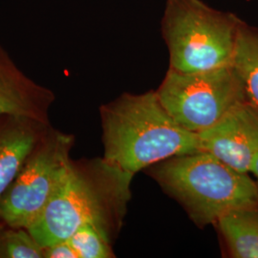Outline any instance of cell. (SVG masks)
Returning <instances> with one entry per match:
<instances>
[{
	"mask_svg": "<svg viewBox=\"0 0 258 258\" xmlns=\"http://www.w3.org/2000/svg\"><path fill=\"white\" fill-rule=\"evenodd\" d=\"M232 65L244 85L247 102L258 110V29L244 21Z\"/></svg>",
	"mask_w": 258,
	"mask_h": 258,
	"instance_id": "11",
	"label": "cell"
},
{
	"mask_svg": "<svg viewBox=\"0 0 258 258\" xmlns=\"http://www.w3.org/2000/svg\"><path fill=\"white\" fill-rule=\"evenodd\" d=\"M102 159L132 181L149 166L200 151L198 135L182 127L164 108L156 91L124 93L102 105Z\"/></svg>",
	"mask_w": 258,
	"mask_h": 258,
	"instance_id": "1",
	"label": "cell"
},
{
	"mask_svg": "<svg viewBox=\"0 0 258 258\" xmlns=\"http://www.w3.org/2000/svg\"><path fill=\"white\" fill-rule=\"evenodd\" d=\"M110 235L102 228L86 223L68 238L79 258H111L115 254L111 248Z\"/></svg>",
	"mask_w": 258,
	"mask_h": 258,
	"instance_id": "12",
	"label": "cell"
},
{
	"mask_svg": "<svg viewBox=\"0 0 258 258\" xmlns=\"http://www.w3.org/2000/svg\"><path fill=\"white\" fill-rule=\"evenodd\" d=\"M151 174L199 226L216 224L225 214L258 207V187L249 176L206 151L171 157Z\"/></svg>",
	"mask_w": 258,
	"mask_h": 258,
	"instance_id": "3",
	"label": "cell"
},
{
	"mask_svg": "<svg viewBox=\"0 0 258 258\" xmlns=\"http://www.w3.org/2000/svg\"><path fill=\"white\" fill-rule=\"evenodd\" d=\"M74 142L70 134L48 129L0 198L1 223L29 229L37 221L68 172Z\"/></svg>",
	"mask_w": 258,
	"mask_h": 258,
	"instance_id": "6",
	"label": "cell"
},
{
	"mask_svg": "<svg viewBox=\"0 0 258 258\" xmlns=\"http://www.w3.org/2000/svg\"><path fill=\"white\" fill-rule=\"evenodd\" d=\"M197 135L200 151L211 153L240 172H251L258 158V110L250 103L235 105Z\"/></svg>",
	"mask_w": 258,
	"mask_h": 258,
	"instance_id": "7",
	"label": "cell"
},
{
	"mask_svg": "<svg viewBox=\"0 0 258 258\" xmlns=\"http://www.w3.org/2000/svg\"><path fill=\"white\" fill-rule=\"evenodd\" d=\"M242 23L201 0H167L161 26L169 69L199 73L232 64Z\"/></svg>",
	"mask_w": 258,
	"mask_h": 258,
	"instance_id": "4",
	"label": "cell"
},
{
	"mask_svg": "<svg viewBox=\"0 0 258 258\" xmlns=\"http://www.w3.org/2000/svg\"><path fill=\"white\" fill-rule=\"evenodd\" d=\"M233 258H258V207L229 212L216 223Z\"/></svg>",
	"mask_w": 258,
	"mask_h": 258,
	"instance_id": "10",
	"label": "cell"
},
{
	"mask_svg": "<svg viewBox=\"0 0 258 258\" xmlns=\"http://www.w3.org/2000/svg\"><path fill=\"white\" fill-rule=\"evenodd\" d=\"M164 108L184 129L198 134L215 124L232 107L247 102L233 65L199 73L168 68L156 90Z\"/></svg>",
	"mask_w": 258,
	"mask_h": 258,
	"instance_id": "5",
	"label": "cell"
},
{
	"mask_svg": "<svg viewBox=\"0 0 258 258\" xmlns=\"http://www.w3.org/2000/svg\"><path fill=\"white\" fill-rule=\"evenodd\" d=\"M251 173H253V175L255 176V178H256V181H255V183H256V185H257L258 187V158L256 159V161H255L254 165H253V166H252V169H251Z\"/></svg>",
	"mask_w": 258,
	"mask_h": 258,
	"instance_id": "15",
	"label": "cell"
},
{
	"mask_svg": "<svg viewBox=\"0 0 258 258\" xmlns=\"http://www.w3.org/2000/svg\"><path fill=\"white\" fill-rule=\"evenodd\" d=\"M55 94L20 70L0 46V116L14 115L50 123Z\"/></svg>",
	"mask_w": 258,
	"mask_h": 258,
	"instance_id": "8",
	"label": "cell"
},
{
	"mask_svg": "<svg viewBox=\"0 0 258 258\" xmlns=\"http://www.w3.org/2000/svg\"><path fill=\"white\" fill-rule=\"evenodd\" d=\"M131 181L103 159L72 160L54 196L28 231L43 247L68 238L91 223L111 237L120 226Z\"/></svg>",
	"mask_w": 258,
	"mask_h": 258,
	"instance_id": "2",
	"label": "cell"
},
{
	"mask_svg": "<svg viewBox=\"0 0 258 258\" xmlns=\"http://www.w3.org/2000/svg\"><path fill=\"white\" fill-rule=\"evenodd\" d=\"M51 126L26 117L0 116V198Z\"/></svg>",
	"mask_w": 258,
	"mask_h": 258,
	"instance_id": "9",
	"label": "cell"
},
{
	"mask_svg": "<svg viewBox=\"0 0 258 258\" xmlns=\"http://www.w3.org/2000/svg\"><path fill=\"white\" fill-rule=\"evenodd\" d=\"M43 253L27 229L0 224V258H43Z\"/></svg>",
	"mask_w": 258,
	"mask_h": 258,
	"instance_id": "13",
	"label": "cell"
},
{
	"mask_svg": "<svg viewBox=\"0 0 258 258\" xmlns=\"http://www.w3.org/2000/svg\"><path fill=\"white\" fill-rule=\"evenodd\" d=\"M43 258H79L70 243L65 240L44 248Z\"/></svg>",
	"mask_w": 258,
	"mask_h": 258,
	"instance_id": "14",
	"label": "cell"
}]
</instances>
